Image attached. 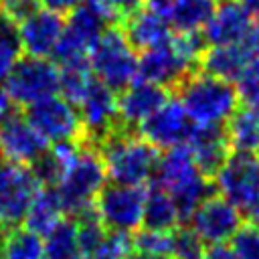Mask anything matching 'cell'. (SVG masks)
Masks as SVG:
<instances>
[{
    "label": "cell",
    "mask_w": 259,
    "mask_h": 259,
    "mask_svg": "<svg viewBox=\"0 0 259 259\" xmlns=\"http://www.w3.org/2000/svg\"><path fill=\"white\" fill-rule=\"evenodd\" d=\"M95 146L103 158L107 178L115 184L144 186L154 178L160 154L140 134L119 125L95 142Z\"/></svg>",
    "instance_id": "1"
},
{
    "label": "cell",
    "mask_w": 259,
    "mask_h": 259,
    "mask_svg": "<svg viewBox=\"0 0 259 259\" xmlns=\"http://www.w3.org/2000/svg\"><path fill=\"white\" fill-rule=\"evenodd\" d=\"M180 103L194 125H221L239 103L237 89L231 81L208 73H190L180 85Z\"/></svg>",
    "instance_id": "2"
},
{
    "label": "cell",
    "mask_w": 259,
    "mask_h": 259,
    "mask_svg": "<svg viewBox=\"0 0 259 259\" xmlns=\"http://www.w3.org/2000/svg\"><path fill=\"white\" fill-rule=\"evenodd\" d=\"M119 12L107 0H85L65 20L63 34L55 49V57L61 65L87 61L101 32L111 26Z\"/></svg>",
    "instance_id": "3"
},
{
    "label": "cell",
    "mask_w": 259,
    "mask_h": 259,
    "mask_svg": "<svg viewBox=\"0 0 259 259\" xmlns=\"http://www.w3.org/2000/svg\"><path fill=\"white\" fill-rule=\"evenodd\" d=\"M95 79L109 89H125L140 77V57L123 28L107 26L87 59Z\"/></svg>",
    "instance_id": "4"
},
{
    "label": "cell",
    "mask_w": 259,
    "mask_h": 259,
    "mask_svg": "<svg viewBox=\"0 0 259 259\" xmlns=\"http://www.w3.org/2000/svg\"><path fill=\"white\" fill-rule=\"evenodd\" d=\"M107 170L95 144L83 142L75 164L69 168L61 184L57 186L65 214L75 217L95 204L97 194L105 186Z\"/></svg>",
    "instance_id": "5"
},
{
    "label": "cell",
    "mask_w": 259,
    "mask_h": 259,
    "mask_svg": "<svg viewBox=\"0 0 259 259\" xmlns=\"http://www.w3.org/2000/svg\"><path fill=\"white\" fill-rule=\"evenodd\" d=\"M59 89V67L49 57H24L4 79V91L16 105H32Z\"/></svg>",
    "instance_id": "6"
},
{
    "label": "cell",
    "mask_w": 259,
    "mask_h": 259,
    "mask_svg": "<svg viewBox=\"0 0 259 259\" xmlns=\"http://www.w3.org/2000/svg\"><path fill=\"white\" fill-rule=\"evenodd\" d=\"M26 119L47 142H85L81 115L63 95H49L28 105Z\"/></svg>",
    "instance_id": "7"
},
{
    "label": "cell",
    "mask_w": 259,
    "mask_h": 259,
    "mask_svg": "<svg viewBox=\"0 0 259 259\" xmlns=\"http://www.w3.org/2000/svg\"><path fill=\"white\" fill-rule=\"evenodd\" d=\"M144 186L105 184L95 198V210L107 231H138L144 217Z\"/></svg>",
    "instance_id": "8"
},
{
    "label": "cell",
    "mask_w": 259,
    "mask_h": 259,
    "mask_svg": "<svg viewBox=\"0 0 259 259\" xmlns=\"http://www.w3.org/2000/svg\"><path fill=\"white\" fill-rule=\"evenodd\" d=\"M219 192L239 210H249L259 200V156L255 152L229 154L214 176Z\"/></svg>",
    "instance_id": "9"
},
{
    "label": "cell",
    "mask_w": 259,
    "mask_h": 259,
    "mask_svg": "<svg viewBox=\"0 0 259 259\" xmlns=\"http://www.w3.org/2000/svg\"><path fill=\"white\" fill-rule=\"evenodd\" d=\"M42 184L36 180L30 166L0 164V229L16 227L24 221V214ZM0 231V233H2Z\"/></svg>",
    "instance_id": "10"
},
{
    "label": "cell",
    "mask_w": 259,
    "mask_h": 259,
    "mask_svg": "<svg viewBox=\"0 0 259 259\" xmlns=\"http://www.w3.org/2000/svg\"><path fill=\"white\" fill-rule=\"evenodd\" d=\"M192 229L208 245H223L243 225L241 210L231 204L223 194L214 192L204 198L190 217Z\"/></svg>",
    "instance_id": "11"
},
{
    "label": "cell",
    "mask_w": 259,
    "mask_h": 259,
    "mask_svg": "<svg viewBox=\"0 0 259 259\" xmlns=\"http://www.w3.org/2000/svg\"><path fill=\"white\" fill-rule=\"evenodd\" d=\"M47 144L26 115L8 113L0 123V154L6 162L32 166L47 152Z\"/></svg>",
    "instance_id": "12"
},
{
    "label": "cell",
    "mask_w": 259,
    "mask_h": 259,
    "mask_svg": "<svg viewBox=\"0 0 259 259\" xmlns=\"http://www.w3.org/2000/svg\"><path fill=\"white\" fill-rule=\"evenodd\" d=\"M192 121L186 115L180 99H166L148 119H144L138 125V134L150 142L152 146L160 148H172L178 144H184L190 136Z\"/></svg>",
    "instance_id": "13"
},
{
    "label": "cell",
    "mask_w": 259,
    "mask_h": 259,
    "mask_svg": "<svg viewBox=\"0 0 259 259\" xmlns=\"http://www.w3.org/2000/svg\"><path fill=\"white\" fill-rule=\"evenodd\" d=\"M79 115L85 130V142H99L103 136L119 127L115 91L95 81L91 91L79 103Z\"/></svg>",
    "instance_id": "14"
},
{
    "label": "cell",
    "mask_w": 259,
    "mask_h": 259,
    "mask_svg": "<svg viewBox=\"0 0 259 259\" xmlns=\"http://www.w3.org/2000/svg\"><path fill=\"white\" fill-rule=\"evenodd\" d=\"M65 20L59 12L38 8L18 26L20 47L28 57H51L63 34Z\"/></svg>",
    "instance_id": "15"
},
{
    "label": "cell",
    "mask_w": 259,
    "mask_h": 259,
    "mask_svg": "<svg viewBox=\"0 0 259 259\" xmlns=\"http://www.w3.org/2000/svg\"><path fill=\"white\" fill-rule=\"evenodd\" d=\"M186 144L200 174L214 180V176L229 158L231 144L227 132L221 125H192Z\"/></svg>",
    "instance_id": "16"
},
{
    "label": "cell",
    "mask_w": 259,
    "mask_h": 259,
    "mask_svg": "<svg viewBox=\"0 0 259 259\" xmlns=\"http://www.w3.org/2000/svg\"><path fill=\"white\" fill-rule=\"evenodd\" d=\"M168 99V91L162 85L150 83V81H134L123 89V93L117 97V117L119 125L130 130L134 125H140L144 119H148L164 101Z\"/></svg>",
    "instance_id": "17"
},
{
    "label": "cell",
    "mask_w": 259,
    "mask_h": 259,
    "mask_svg": "<svg viewBox=\"0 0 259 259\" xmlns=\"http://www.w3.org/2000/svg\"><path fill=\"white\" fill-rule=\"evenodd\" d=\"M123 32L134 45V49H154L158 45H164L170 38V22L166 18L164 6H158L154 2L136 8L125 16Z\"/></svg>",
    "instance_id": "18"
},
{
    "label": "cell",
    "mask_w": 259,
    "mask_h": 259,
    "mask_svg": "<svg viewBox=\"0 0 259 259\" xmlns=\"http://www.w3.org/2000/svg\"><path fill=\"white\" fill-rule=\"evenodd\" d=\"M253 20V14L239 0H223L206 22L204 36L210 45H235L243 40Z\"/></svg>",
    "instance_id": "19"
},
{
    "label": "cell",
    "mask_w": 259,
    "mask_h": 259,
    "mask_svg": "<svg viewBox=\"0 0 259 259\" xmlns=\"http://www.w3.org/2000/svg\"><path fill=\"white\" fill-rule=\"evenodd\" d=\"M200 170L192 158V152L188 148V144H178L166 150L164 156H160L154 178L150 182L162 186L166 192H176L180 188H184L186 184L194 182L196 178H200Z\"/></svg>",
    "instance_id": "20"
},
{
    "label": "cell",
    "mask_w": 259,
    "mask_h": 259,
    "mask_svg": "<svg viewBox=\"0 0 259 259\" xmlns=\"http://www.w3.org/2000/svg\"><path fill=\"white\" fill-rule=\"evenodd\" d=\"M253 57L247 53V49L241 42L235 45H212L210 49L202 51L198 65L202 67V73H208L212 77L235 81L243 67Z\"/></svg>",
    "instance_id": "21"
},
{
    "label": "cell",
    "mask_w": 259,
    "mask_h": 259,
    "mask_svg": "<svg viewBox=\"0 0 259 259\" xmlns=\"http://www.w3.org/2000/svg\"><path fill=\"white\" fill-rule=\"evenodd\" d=\"M63 217H65V206H63L59 190L53 186H40L38 192L34 194L22 223L26 229L45 237Z\"/></svg>",
    "instance_id": "22"
},
{
    "label": "cell",
    "mask_w": 259,
    "mask_h": 259,
    "mask_svg": "<svg viewBox=\"0 0 259 259\" xmlns=\"http://www.w3.org/2000/svg\"><path fill=\"white\" fill-rule=\"evenodd\" d=\"M214 8L217 0H170L164 6L170 26L178 32H200Z\"/></svg>",
    "instance_id": "23"
},
{
    "label": "cell",
    "mask_w": 259,
    "mask_h": 259,
    "mask_svg": "<svg viewBox=\"0 0 259 259\" xmlns=\"http://www.w3.org/2000/svg\"><path fill=\"white\" fill-rule=\"evenodd\" d=\"M178 223H180L178 208L170 192L150 182V188H146V200H144V217H142L144 229L174 231Z\"/></svg>",
    "instance_id": "24"
},
{
    "label": "cell",
    "mask_w": 259,
    "mask_h": 259,
    "mask_svg": "<svg viewBox=\"0 0 259 259\" xmlns=\"http://www.w3.org/2000/svg\"><path fill=\"white\" fill-rule=\"evenodd\" d=\"M227 138L231 148L237 152H255L259 150V109L257 107H237L235 113L227 119Z\"/></svg>",
    "instance_id": "25"
},
{
    "label": "cell",
    "mask_w": 259,
    "mask_h": 259,
    "mask_svg": "<svg viewBox=\"0 0 259 259\" xmlns=\"http://www.w3.org/2000/svg\"><path fill=\"white\" fill-rule=\"evenodd\" d=\"M45 243L40 235L26 227H10L2 231L0 259H42Z\"/></svg>",
    "instance_id": "26"
},
{
    "label": "cell",
    "mask_w": 259,
    "mask_h": 259,
    "mask_svg": "<svg viewBox=\"0 0 259 259\" xmlns=\"http://www.w3.org/2000/svg\"><path fill=\"white\" fill-rule=\"evenodd\" d=\"M45 255L47 259H81L77 223L71 217H63L45 235Z\"/></svg>",
    "instance_id": "27"
},
{
    "label": "cell",
    "mask_w": 259,
    "mask_h": 259,
    "mask_svg": "<svg viewBox=\"0 0 259 259\" xmlns=\"http://www.w3.org/2000/svg\"><path fill=\"white\" fill-rule=\"evenodd\" d=\"M95 75L87 61L65 63L59 69V91L69 103L79 105L95 85Z\"/></svg>",
    "instance_id": "28"
},
{
    "label": "cell",
    "mask_w": 259,
    "mask_h": 259,
    "mask_svg": "<svg viewBox=\"0 0 259 259\" xmlns=\"http://www.w3.org/2000/svg\"><path fill=\"white\" fill-rule=\"evenodd\" d=\"M20 38H18V28L16 22L0 14V81L8 77L12 67L20 59Z\"/></svg>",
    "instance_id": "29"
},
{
    "label": "cell",
    "mask_w": 259,
    "mask_h": 259,
    "mask_svg": "<svg viewBox=\"0 0 259 259\" xmlns=\"http://www.w3.org/2000/svg\"><path fill=\"white\" fill-rule=\"evenodd\" d=\"M206 243L192 227H176L172 231L170 259H204Z\"/></svg>",
    "instance_id": "30"
},
{
    "label": "cell",
    "mask_w": 259,
    "mask_h": 259,
    "mask_svg": "<svg viewBox=\"0 0 259 259\" xmlns=\"http://www.w3.org/2000/svg\"><path fill=\"white\" fill-rule=\"evenodd\" d=\"M132 249L148 255H164L170 257L172 249V231H154V229H138L132 235Z\"/></svg>",
    "instance_id": "31"
},
{
    "label": "cell",
    "mask_w": 259,
    "mask_h": 259,
    "mask_svg": "<svg viewBox=\"0 0 259 259\" xmlns=\"http://www.w3.org/2000/svg\"><path fill=\"white\" fill-rule=\"evenodd\" d=\"M235 83H237L239 101H243L249 107L259 109V57L251 59L243 67V71L239 73Z\"/></svg>",
    "instance_id": "32"
},
{
    "label": "cell",
    "mask_w": 259,
    "mask_h": 259,
    "mask_svg": "<svg viewBox=\"0 0 259 259\" xmlns=\"http://www.w3.org/2000/svg\"><path fill=\"white\" fill-rule=\"evenodd\" d=\"M231 251L237 259H259V225L243 223L231 237Z\"/></svg>",
    "instance_id": "33"
},
{
    "label": "cell",
    "mask_w": 259,
    "mask_h": 259,
    "mask_svg": "<svg viewBox=\"0 0 259 259\" xmlns=\"http://www.w3.org/2000/svg\"><path fill=\"white\" fill-rule=\"evenodd\" d=\"M132 251V235L123 231H107L103 243L87 259H125Z\"/></svg>",
    "instance_id": "34"
},
{
    "label": "cell",
    "mask_w": 259,
    "mask_h": 259,
    "mask_svg": "<svg viewBox=\"0 0 259 259\" xmlns=\"http://www.w3.org/2000/svg\"><path fill=\"white\" fill-rule=\"evenodd\" d=\"M38 10V0H0V14L12 22H22Z\"/></svg>",
    "instance_id": "35"
},
{
    "label": "cell",
    "mask_w": 259,
    "mask_h": 259,
    "mask_svg": "<svg viewBox=\"0 0 259 259\" xmlns=\"http://www.w3.org/2000/svg\"><path fill=\"white\" fill-rule=\"evenodd\" d=\"M38 2H40L45 8L63 14V12H73V10H75L77 6H81L85 0H38Z\"/></svg>",
    "instance_id": "36"
},
{
    "label": "cell",
    "mask_w": 259,
    "mask_h": 259,
    "mask_svg": "<svg viewBox=\"0 0 259 259\" xmlns=\"http://www.w3.org/2000/svg\"><path fill=\"white\" fill-rule=\"evenodd\" d=\"M119 14H130V12H134L136 8H140V6H144V2L146 0H107Z\"/></svg>",
    "instance_id": "37"
},
{
    "label": "cell",
    "mask_w": 259,
    "mask_h": 259,
    "mask_svg": "<svg viewBox=\"0 0 259 259\" xmlns=\"http://www.w3.org/2000/svg\"><path fill=\"white\" fill-rule=\"evenodd\" d=\"M204 259H237L231 251V247L225 245H210V249H206Z\"/></svg>",
    "instance_id": "38"
},
{
    "label": "cell",
    "mask_w": 259,
    "mask_h": 259,
    "mask_svg": "<svg viewBox=\"0 0 259 259\" xmlns=\"http://www.w3.org/2000/svg\"><path fill=\"white\" fill-rule=\"evenodd\" d=\"M10 99H8V95H6V91L4 89H0V123H2V119L10 113Z\"/></svg>",
    "instance_id": "39"
},
{
    "label": "cell",
    "mask_w": 259,
    "mask_h": 259,
    "mask_svg": "<svg viewBox=\"0 0 259 259\" xmlns=\"http://www.w3.org/2000/svg\"><path fill=\"white\" fill-rule=\"evenodd\" d=\"M125 259H170L164 255H148V253H140V251H130L125 255Z\"/></svg>",
    "instance_id": "40"
},
{
    "label": "cell",
    "mask_w": 259,
    "mask_h": 259,
    "mask_svg": "<svg viewBox=\"0 0 259 259\" xmlns=\"http://www.w3.org/2000/svg\"><path fill=\"white\" fill-rule=\"evenodd\" d=\"M255 18H259V0H239Z\"/></svg>",
    "instance_id": "41"
},
{
    "label": "cell",
    "mask_w": 259,
    "mask_h": 259,
    "mask_svg": "<svg viewBox=\"0 0 259 259\" xmlns=\"http://www.w3.org/2000/svg\"><path fill=\"white\" fill-rule=\"evenodd\" d=\"M150 2H154V4H158V6H166L170 0H150Z\"/></svg>",
    "instance_id": "42"
},
{
    "label": "cell",
    "mask_w": 259,
    "mask_h": 259,
    "mask_svg": "<svg viewBox=\"0 0 259 259\" xmlns=\"http://www.w3.org/2000/svg\"><path fill=\"white\" fill-rule=\"evenodd\" d=\"M0 231H2V229H0Z\"/></svg>",
    "instance_id": "43"
}]
</instances>
